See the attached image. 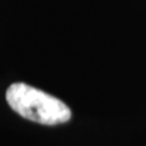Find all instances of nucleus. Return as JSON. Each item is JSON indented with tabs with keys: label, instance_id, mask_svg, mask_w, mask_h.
Segmentation results:
<instances>
[{
	"label": "nucleus",
	"instance_id": "1",
	"mask_svg": "<svg viewBox=\"0 0 146 146\" xmlns=\"http://www.w3.org/2000/svg\"><path fill=\"white\" fill-rule=\"evenodd\" d=\"M6 101L20 116L40 124H61L71 118V110L61 100L25 83L9 86Z\"/></svg>",
	"mask_w": 146,
	"mask_h": 146
}]
</instances>
